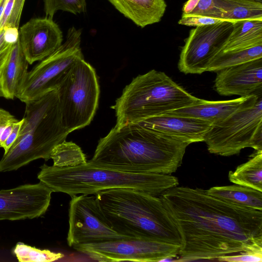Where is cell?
<instances>
[{
    "label": "cell",
    "mask_w": 262,
    "mask_h": 262,
    "mask_svg": "<svg viewBox=\"0 0 262 262\" xmlns=\"http://www.w3.org/2000/svg\"><path fill=\"white\" fill-rule=\"evenodd\" d=\"M180 233L174 261L214 260L262 250V211L239 206L199 188L176 186L159 196Z\"/></svg>",
    "instance_id": "1"
},
{
    "label": "cell",
    "mask_w": 262,
    "mask_h": 262,
    "mask_svg": "<svg viewBox=\"0 0 262 262\" xmlns=\"http://www.w3.org/2000/svg\"><path fill=\"white\" fill-rule=\"evenodd\" d=\"M188 145L136 123L115 126L99 139L91 160L132 171L171 174L181 166Z\"/></svg>",
    "instance_id": "2"
},
{
    "label": "cell",
    "mask_w": 262,
    "mask_h": 262,
    "mask_svg": "<svg viewBox=\"0 0 262 262\" xmlns=\"http://www.w3.org/2000/svg\"><path fill=\"white\" fill-rule=\"evenodd\" d=\"M40 168L37 174L40 182L53 192L71 196L95 195L103 190L120 188L159 196L165 190L179 185L178 178L171 174L132 171L91 160L74 167H59L45 164Z\"/></svg>",
    "instance_id": "3"
},
{
    "label": "cell",
    "mask_w": 262,
    "mask_h": 262,
    "mask_svg": "<svg viewBox=\"0 0 262 262\" xmlns=\"http://www.w3.org/2000/svg\"><path fill=\"white\" fill-rule=\"evenodd\" d=\"M112 228L129 237L180 246L179 230L160 198L129 188H114L94 195Z\"/></svg>",
    "instance_id": "4"
},
{
    "label": "cell",
    "mask_w": 262,
    "mask_h": 262,
    "mask_svg": "<svg viewBox=\"0 0 262 262\" xmlns=\"http://www.w3.org/2000/svg\"><path fill=\"white\" fill-rule=\"evenodd\" d=\"M19 135L0 160V172L15 170L32 161H48L54 147L70 132L62 121L57 89L25 103Z\"/></svg>",
    "instance_id": "5"
},
{
    "label": "cell",
    "mask_w": 262,
    "mask_h": 262,
    "mask_svg": "<svg viewBox=\"0 0 262 262\" xmlns=\"http://www.w3.org/2000/svg\"><path fill=\"white\" fill-rule=\"evenodd\" d=\"M195 97L165 73L152 70L133 78L112 106L115 126L133 124L199 103Z\"/></svg>",
    "instance_id": "6"
},
{
    "label": "cell",
    "mask_w": 262,
    "mask_h": 262,
    "mask_svg": "<svg viewBox=\"0 0 262 262\" xmlns=\"http://www.w3.org/2000/svg\"><path fill=\"white\" fill-rule=\"evenodd\" d=\"M63 124L72 132L89 125L98 108L100 88L96 71L79 59L56 88Z\"/></svg>",
    "instance_id": "7"
},
{
    "label": "cell",
    "mask_w": 262,
    "mask_h": 262,
    "mask_svg": "<svg viewBox=\"0 0 262 262\" xmlns=\"http://www.w3.org/2000/svg\"><path fill=\"white\" fill-rule=\"evenodd\" d=\"M204 142L210 153L223 156L238 154L246 147L262 150V95L254 105L212 125Z\"/></svg>",
    "instance_id": "8"
},
{
    "label": "cell",
    "mask_w": 262,
    "mask_h": 262,
    "mask_svg": "<svg viewBox=\"0 0 262 262\" xmlns=\"http://www.w3.org/2000/svg\"><path fill=\"white\" fill-rule=\"evenodd\" d=\"M81 35L80 29L70 28L64 43L28 72L16 97L26 103L56 89L73 63L84 58L80 48Z\"/></svg>",
    "instance_id": "9"
},
{
    "label": "cell",
    "mask_w": 262,
    "mask_h": 262,
    "mask_svg": "<svg viewBox=\"0 0 262 262\" xmlns=\"http://www.w3.org/2000/svg\"><path fill=\"white\" fill-rule=\"evenodd\" d=\"M98 261H161L177 257L180 246L160 241L126 237L103 242L82 244L72 247Z\"/></svg>",
    "instance_id": "10"
},
{
    "label": "cell",
    "mask_w": 262,
    "mask_h": 262,
    "mask_svg": "<svg viewBox=\"0 0 262 262\" xmlns=\"http://www.w3.org/2000/svg\"><path fill=\"white\" fill-rule=\"evenodd\" d=\"M67 243L70 247L128 237L111 227L95 196L73 195L69 203Z\"/></svg>",
    "instance_id": "11"
},
{
    "label": "cell",
    "mask_w": 262,
    "mask_h": 262,
    "mask_svg": "<svg viewBox=\"0 0 262 262\" xmlns=\"http://www.w3.org/2000/svg\"><path fill=\"white\" fill-rule=\"evenodd\" d=\"M233 23L223 20L191 30L180 55L179 70L186 74L206 72L213 59L222 50Z\"/></svg>",
    "instance_id": "12"
},
{
    "label": "cell",
    "mask_w": 262,
    "mask_h": 262,
    "mask_svg": "<svg viewBox=\"0 0 262 262\" xmlns=\"http://www.w3.org/2000/svg\"><path fill=\"white\" fill-rule=\"evenodd\" d=\"M53 191L41 182L0 190V221L38 217L47 211Z\"/></svg>",
    "instance_id": "13"
},
{
    "label": "cell",
    "mask_w": 262,
    "mask_h": 262,
    "mask_svg": "<svg viewBox=\"0 0 262 262\" xmlns=\"http://www.w3.org/2000/svg\"><path fill=\"white\" fill-rule=\"evenodd\" d=\"M18 39L29 64L41 61L61 45L62 33L52 17L32 18L18 30Z\"/></svg>",
    "instance_id": "14"
},
{
    "label": "cell",
    "mask_w": 262,
    "mask_h": 262,
    "mask_svg": "<svg viewBox=\"0 0 262 262\" xmlns=\"http://www.w3.org/2000/svg\"><path fill=\"white\" fill-rule=\"evenodd\" d=\"M214 89L226 96L262 94V58L217 71Z\"/></svg>",
    "instance_id": "15"
},
{
    "label": "cell",
    "mask_w": 262,
    "mask_h": 262,
    "mask_svg": "<svg viewBox=\"0 0 262 262\" xmlns=\"http://www.w3.org/2000/svg\"><path fill=\"white\" fill-rule=\"evenodd\" d=\"M136 124L188 145L204 142L212 126L211 123L203 120L165 114L144 119Z\"/></svg>",
    "instance_id": "16"
},
{
    "label": "cell",
    "mask_w": 262,
    "mask_h": 262,
    "mask_svg": "<svg viewBox=\"0 0 262 262\" xmlns=\"http://www.w3.org/2000/svg\"><path fill=\"white\" fill-rule=\"evenodd\" d=\"M261 95L262 94H253L221 101H208L201 99L198 103L171 111L165 114L197 118L215 125L225 120L239 110L254 105Z\"/></svg>",
    "instance_id": "17"
},
{
    "label": "cell",
    "mask_w": 262,
    "mask_h": 262,
    "mask_svg": "<svg viewBox=\"0 0 262 262\" xmlns=\"http://www.w3.org/2000/svg\"><path fill=\"white\" fill-rule=\"evenodd\" d=\"M120 13L144 28L159 22L166 4L164 0H108Z\"/></svg>",
    "instance_id": "18"
},
{
    "label": "cell",
    "mask_w": 262,
    "mask_h": 262,
    "mask_svg": "<svg viewBox=\"0 0 262 262\" xmlns=\"http://www.w3.org/2000/svg\"><path fill=\"white\" fill-rule=\"evenodd\" d=\"M28 65L17 39L0 73V89L3 97L9 99L16 97L28 72Z\"/></svg>",
    "instance_id": "19"
},
{
    "label": "cell",
    "mask_w": 262,
    "mask_h": 262,
    "mask_svg": "<svg viewBox=\"0 0 262 262\" xmlns=\"http://www.w3.org/2000/svg\"><path fill=\"white\" fill-rule=\"evenodd\" d=\"M262 45V20H237L225 44L222 52L246 49Z\"/></svg>",
    "instance_id": "20"
},
{
    "label": "cell",
    "mask_w": 262,
    "mask_h": 262,
    "mask_svg": "<svg viewBox=\"0 0 262 262\" xmlns=\"http://www.w3.org/2000/svg\"><path fill=\"white\" fill-rule=\"evenodd\" d=\"M211 195L243 207L262 211V192L238 185L215 186L206 190Z\"/></svg>",
    "instance_id": "21"
},
{
    "label": "cell",
    "mask_w": 262,
    "mask_h": 262,
    "mask_svg": "<svg viewBox=\"0 0 262 262\" xmlns=\"http://www.w3.org/2000/svg\"><path fill=\"white\" fill-rule=\"evenodd\" d=\"M246 162L228 173L229 181L236 185L262 192V150L255 151Z\"/></svg>",
    "instance_id": "22"
},
{
    "label": "cell",
    "mask_w": 262,
    "mask_h": 262,
    "mask_svg": "<svg viewBox=\"0 0 262 262\" xmlns=\"http://www.w3.org/2000/svg\"><path fill=\"white\" fill-rule=\"evenodd\" d=\"M224 20H262V3L253 0H215Z\"/></svg>",
    "instance_id": "23"
},
{
    "label": "cell",
    "mask_w": 262,
    "mask_h": 262,
    "mask_svg": "<svg viewBox=\"0 0 262 262\" xmlns=\"http://www.w3.org/2000/svg\"><path fill=\"white\" fill-rule=\"evenodd\" d=\"M262 58V45L246 49L217 53L207 71L217 72L224 69Z\"/></svg>",
    "instance_id": "24"
},
{
    "label": "cell",
    "mask_w": 262,
    "mask_h": 262,
    "mask_svg": "<svg viewBox=\"0 0 262 262\" xmlns=\"http://www.w3.org/2000/svg\"><path fill=\"white\" fill-rule=\"evenodd\" d=\"M53 166L59 167H74L86 163V156L76 143L66 140L53 149L50 156Z\"/></svg>",
    "instance_id": "25"
},
{
    "label": "cell",
    "mask_w": 262,
    "mask_h": 262,
    "mask_svg": "<svg viewBox=\"0 0 262 262\" xmlns=\"http://www.w3.org/2000/svg\"><path fill=\"white\" fill-rule=\"evenodd\" d=\"M12 252L19 262H51L64 257L61 253L41 250L21 242L16 244Z\"/></svg>",
    "instance_id": "26"
},
{
    "label": "cell",
    "mask_w": 262,
    "mask_h": 262,
    "mask_svg": "<svg viewBox=\"0 0 262 262\" xmlns=\"http://www.w3.org/2000/svg\"><path fill=\"white\" fill-rule=\"evenodd\" d=\"M43 2L46 16L52 18L58 10L74 14L86 11L85 0H43Z\"/></svg>",
    "instance_id": "27"
},
{
    "label": "cell",
    "mask_w": 262,
    "mask_h": 262,
    "mask_svg": "<svg viewBox=\"0 0 262 262\" xmlns=\"http://www.w3.org/2000/svg\"><path fill=\"white\" fill-rule=\"evenodd\" d=\"M18 37V29L5 27L0 30V73Z\"/></svg>",
    "instance_id": "28"
},
{
    "label": "cell",
    "mask_w": 262,
    "mask_h": 262,
    "mask_svg": "<svg viewBox=\"0 0 262 262\" xmlns=\"http://www.w3.org/2000/svg\"><path fill=\"white\" fill-rule=\"evenodd\" d=\"M188 15H202L223 20L222 11L215 0H200Z\"/></svg>",
    "instance_id": "29"
},
{
    "label": "cell",
    "mask_w": 262,
    "mask_h": 262,
    "mask_svg": "<svg viewBox=\"0 0 262 262\" xmlns=\"http://www.w3.org/2000/svg\"><path fill=\"white\" fill-rule=\"evenodd\" d=\"M217 260L220 261L230 262H261L262 250L247 251L224 255L219 257Z\"/></svg>",
    "instance_id": "30"
},
{
    "label": "cell",
    "mask_w": 262,
    "mask_h": 262,
    "mask_svg": "<svg viewBox=\"0 0 262 262\" xmlns=\"http://www.w3.org/2000/svg\"><path fill=\"white\" fill-rule=\"evenodd\" d=\"M18 120L8 111L0 108V147L11 133Z\"/></svg>",
    "instance_id": "31"
},
{
    "label": "cell",
    "mask_w": 262,
    "mask_h": 262,
    "mask_svg": "<svg viewBox=\"0 0 262 262\" xmlns=\"http://www.w3.org/2000/svg\"><path fill=\"white\" fill-rule=\"evenodd\" d=\"M219 18L196 15H182L178 24L187 26L199 27L210 25L223 21Z\"/></svg>",
    "instance_id": "32"
},
{
    "label": "cell",
    "mask_w": 262,
    "mask_h": 262,
    "mask_svg": "<svg viewBox=\"0 0 262 262\" xmlns=\"http://www.w3.org/2000/svg\"><path fill=\"white\" fill-rule=\"evenodd\" d=\"M25 0H14L9 18L5 27L18 29Z\"/></svg>",
    "instance_id": "33"
},
{
    "label": "cell",
    "mask_w": 262,
    "mask_h": 262,
    "mask_svg": "<svg viewBox=\"0 0 262 262\" xmlns=\"http://www.w3.org/2000/svg\"><path fill=\"white\" fill-rule=\"evenodd\" d=\"M23 122V119H22L20 120H18L14 123L11 133L1 146L4 150V154H6L9 150L17 138Z\"/></svg>",
    "instance_id": "34"
},
{
    "label": "cell",
    "mask_w": 262,
    "mask_h": 262,
    "mask_svg": "<svg viewBox=\"0 0 262 262\" xmlns=\"http://www.w3.org/2000/svg\"><path fill=\"white\" fill-rule=\"evenodd\" d=\"M200 0H188L183 5L182 15L189 14L194 9Z\"/></svg>",
    "instance_id": "35"
},
{
    "label": "cell",
    "mask_w": 262,
    "mask_h": 262,
    "mask_svg": "<svg viewBox=\"0 0 262 262\" xmlns=\"http://www.w3.org/2000/svg\"><path fill=\"white\" fill-rule=\"evenodd\" d=\"M7 0H0V20Z\"/></svg>",
    "instance_id": "36"
},
{
    "label": "cell",
    "mask_w": 262,
    "mask_h": 262,
    "mask_svg": "<svg viewBox=\"0 0 262 262\" xmlns=\"http://www.w3.org/2000/svg\"><path fill=\"white\" fill-rule=\"evenodd\" d=\"M3 97V94H2L1 89H0V97Z\"/></svg>",
    "instance_id": "37"
},
{
    "label": "cell",
    "mask_w": 262,
    "mask_h": 262,
    "mask_svg": "<svg viewBox=\"0 0 262 262\" xmlns=\"http://www.w3.org/2000/svg\"><path fill=\"white\" fill-rule=\"evenodd\" d=\"M258 2L262 3V0H253Z\"/></svg>",
    "instance_id": "38"
}]
</instances>
